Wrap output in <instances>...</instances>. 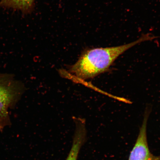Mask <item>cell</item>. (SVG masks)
Wrapping results in <instances>:
<instances>
[{"label":"cell","mask_w":160,"mask_h":160,"mask_svg":"<svg viewBox=\"0 0 160 160\" xmlns=\"http://www.w3.org/2000/svg\"><path fill=\"white\" fill-rule=\"evenodd\" d=\"M75 122L72 145L66 160H77L80 150L86 141L87 132L85 122L81 119H78Z\"/></svg>","instance_id":"obj_4"},{"label":"cell","mask_w":160,"mask_h":160,"mask_svg":"<svg viewBox=\"0 0 160 160\" xmlns=\"http://www.w3.org/2000/svg\"><path fill=\"white\" fill-rule=\"evenodd\" d=\"M155 38L151 34L143 35L136 41L117 47L96 48L83 52L70 72L81 79L92 78L107 71L117 58L127 50L140 43Z\"/></svg>","instance_id":"obj_1"},{"label":"cell","mask_w":160,"mask_h":160,"mask_svg":"<svg viewBox=\"0 0 160 160\" xmlns=\"http://www.w3.org/2000/svg\"><path fill=\"white\" fill-rule=\"evenodd\" d=\"M23 91L22 83L12 74L0 73V130L10 125L8 113L10 108L14 107Z\"/></svg>","instance_id":"obj_2"},{"label":"cell","mask_w":160,"mask_h":160,"mask_svg":"<svg viewBox=\"0 0 160 160\" xmlns=\"http://www.w3.org/2000/svg\"><path fill=\"white\" fill-rule=\"evenodd\" d=\"M150 113L149 108L146 109L137 141L128 160H160V155H153L148 144L147 126Z\"/></svg>","instance_id":"obj_3"},{"label":"cell","mask_w":160,"mask_h":160,"mask_svg":"<svg viewBox=\"0 0 160 160\" xmlns=\"http://www.w3.org/2000/svg\"><path fill=\"white\" fill-rule=\"evenodd\" d=\"M35 0H1L0 7L21 11L29 13L32 10Z\"/></svg>","instance_id":"obj_5"}]
</instances>
